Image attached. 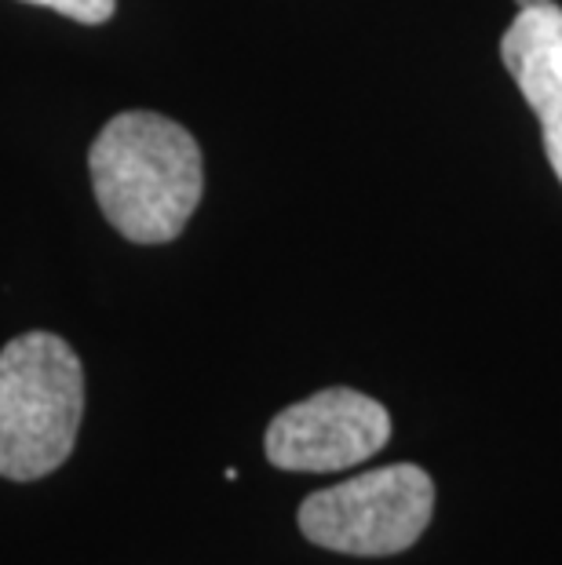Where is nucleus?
Returning a JSON list of instances; mask_svg holds the SVG:
<instances>
[{
	"label": "nucleus",
	"mask_w": 562,
	"mask_h": 565,
	"mask_svg": "<svg viewBox=\"0 0 562 565\" xmlns=\"http://www.w3.org/2000/svg\"><path fill=\"white\" fill-rule=\"evenodd\" d=\"M85 369L52 332L15 335L0 351V478L38 482L74 452Z\"/></svg>",
	"instance_id": "f03ea898"
},
{
	"label": "nucleus",
	"mask_w": 562,
	"mask_h": 565,
	"mask_svg": "<svg viewBox=\"0 0 562 565\" xmlns=\"http://www.w3.org/2000/svg\"><path fill=\"white\" fill-rule=\"evenodd\" d=\"M391 438V416L369 394L329 387L289 405L267 427V460L282 471L329 475L377 456Z\"/></svg>",
	"instance_id": "20e7f679"
},
{
	"label": "nucleus",
	"mask_w": 562,
	"mask_h": 565,
	"mask_svg": "<svg viewBox=\"0 0 562 565\" xmlns=\"http://www.w3.org/2000/svg\"><path fill=\"white\" fill-rule=\"evenodd\" d=\"M516 4H519V11H522V8H544V4H555V0H516Z\"/></svg>",
	"instance_id": "0eeeda50"
},
{
	"label": "nucleus",
	"mask_w": 562,
	"mask_h": 565,
	"mask_svg": "<svg viewBox=\"0 0 562 565\" xmlns=\"http://www.w3.org/2000/svg\"><path fill=\"white\" fill-rule=\"evenodd\" d=\"M22 4H41L74 22H85V26H99V22L114 15L117 0H22Z\"/></svg>",
	"instance_id": "423d86ee"
},
{
	"label": "nucleus",
	"mask_w": 562,
	"mask_h": 565,
	"mask_svg": "<svg viewBox=\"0 0 562 565\" xmlns=\"http://www.w3.org/2000/svg\"><path fill=\"white\" fill-rule=\"evenodd\" d=\"M103 215L136 245H165L183 234L205 190L194 136L150 110L117 114L88 153Z\"/></svg>",
	"instance_id": "f257e3e1"
},
{
	"label": "nucleus",
	"mask_w": 562,
	"mask_h": 565,
	"mask_svg": "<svg viewBox=\"0 0 562 565\" xmlns=\"http://www.w3.org/2000/svg\"><path fill=\"white\" fill-rule=\"evenodd\" d=\"M500 58L544 131V153L562 183V8H522L500 38Z\"/></svg>",
	"instance_id": "39448f33"
},
{
	"label": "nucleus",
	"mask_w": 562,
	"mask_h": 565,
	"mask_svg": "<svg viewBox=\"0 0 562 565\" xmlns=\"http://www.w3.org/2000/svg\"><path fill=\"white\" fill-rule=\"evenodd\" d=\"M435 486L416 463H391L304 500L300 529L310 544L340 555H399L424 536Z\"/></svg>",
	"instance_id": "7ed1b4c3"
}]
</instances>
